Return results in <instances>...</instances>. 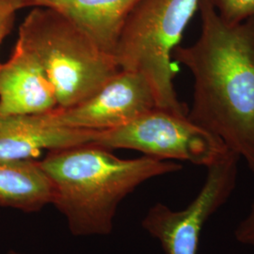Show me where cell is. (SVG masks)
Wrapping results in <instances>:
<instances>
[{
	"instance_id": "6",
	"label": "cell",
	"mask_w": 254,
	"mask_h": 254,
	"mask_svg": "<svg viewBox=\"0 0 254 254\" xmlns=\"http://www.w3.org/2000/svg\"><path fill=\"white\" fill-rule=\"evenodd\" d=\"M240 157L230 151L207 169L205 183L187 208L173 211L163 203L149 209L141 225L166 254H197L201 230L230 198L236 187Z\"/></svg>"
},
{
	"instance_id": "11",
	"label": "cell",
	"mask_w": 254,
	"mask_h": 254,
	"mask_svg": "<svg viewBox=\"0 0 254 254\" xmlns=\"http://www.w3.org/2000/svg\"><path fill=\"white\" fill-rule=\"evenodd\" d=\"M54 193L40 161L0 158V206L34 213L52 203Z\"/></svg>"
},
{
	"instance_id": "7",
	"label": "cell",
	"mask_w": 254,
	"mask_h": 254,
	"mask_svg": "<svg viewBox=\"0 0 254 254\" xmlns=\"http://www.w3.org/2000/svg\"><path fill=\"white\" fill-rule=\"evenodd\" d=\"M157 108L154 91L141 73L121 70L100 91L66 109L43 115L50 123L79 130L105 131L121 127Z\"/></svg>"
},
{
	"instance_id": "2",
	"label": "cell",
	"mask_w": 254,
	"mask_h": 254,
	"mask_svg": "<svg viewBox=\"0 0 254 254\" xmlns=\"http://www.w3.org/2000/svg\"><path fill=\"white\" fill-rule=\"evenodd\" d=\"M40 164L54 186L52 203L76 236L109 235L127 196L144 182L183 169L147 155L122 159L93 143L49 151Z\"/></svg>"
},
{
	"instance_id": "12",
	"label": "cell",
	"mask_w": 254,
	"mask_h": 254,
	"mask_svg": "<svg viewBox=\"0 0 254 254\" xmlns=\"http://www.w3.org/2000/svg\"><path fill=\"white\" fill-rule=\"evenodd\" d=\"M218 15L228 23L254 18V0H209Z\"/></svg>"
},
{
	"instance_id": "3",
	"label": "cell",
	"mask_w": 254,
	"mask_h": 254,
	"mask_svg": "<svg viewBox=\"0 0 254 254\" xmlns=\"http://www.w3.org/2000/svg\"><path fill=\"white\" fill-rule=\"evenodd\" d=\"M17 40L44 68L56 91L57 108L88 99L121 71L115 55L50 8L33 7L19 27Z\"/></svg>"
},
{
	"instance_id": "10",
	"label": "cell",
	"mask_w": 254,
	"mask_h": 254,
	"mask_svg": "<svg viewBox=\"0 0 254 254\" xmlns=\"http://www.w3.org/2000/svg\"><path fill=\"white\" fill-rule=\"evenodd\" d=\"M140 0H24L25 7L55 9L75 24L110 54L115 55L122 29Z\"/></svg>"
},
{
	"instance_id": "14",
	"label": "cell",
	"mask_w": 254,
	"mask_h": 254,
	"mask_svg": "<svg viewBox=\"0 0 254 254\" xmlns=\"http://www.w3.org/2000/svg\"><path fill=\"white\" fill-rule=\"evenodd\" d=\"M16 11V9H9L0 12V45L12 29Z\"/></svg>"
},
{
	"instance_id": "8",
	"label": "cell",
	"mask_w": 254,
	"mask_h": 254,
	"mask_svg": "<svg viewBox=\"0 0 254 254\" xmlns=\"http://www.w3.org/2000/svg\"><path fill=\"white\" fill-rule=\"evenodd\" d=\"M58 107L56 91L36 57L20 41L0 67V115L44 114Z\"/></svg>"
},
{
	"instance_id": "13",
	"label": "cell",
	"mask_w": 254,
	"mask_h": 254,
	"mask_svg": "<svg viewBox=\"0 0 254 254\" xmlns=\"http://www.w3.org/2000/svg\"><path fill=\"white\" fill-rule=\"evenodd\" d=\"M235 236L239 243L254 248V200L248 216L236 227Z\"/></svg>"
},
{
	"instance_id": "5",
	"label": "cell",
	"mask_w": 254,
	"mask_h": 254,
	"mask_svg": "<svg viewBox=\"0 0 254 254\" xmlns=\"http://www.w3.org/2000/svg\"><path fill=\"white\" fill-rule=\"evenodd\" d=\"M95 145L129 149L160 160H181L208 168L230 152L218 136L188 118L154 108L121 127L99 131Z\"/></svg>"
},
{
	"instance_id": "16",
	"label": "cell",
	"mask_w": 254,
	"mask_h": 254,
	"mask_svg": "<svg viewBox=\"0 0 254 254\" xmlns=\"http://www.w3.org/2000/svg\"><path fill=\"white\" fill-rule=\"evenodd\" d=\"M7 254H19V253H16V252H14V251H9V253Z\"/></svg>"
},
{
	"instance_id": "1",
	"label": "cell",
	"mask_w": 254,
	"mask_h": 254,
	"mask_svg": "<svg viewBox=\"0 0 254 254\" xmlns=\"http://www.w3.org/2000/svg\"><path fill=\"white\" fill-rule=\"evenodd\" d=\"M200 33L173 58L193 75L188 118L220 138L254 174V18L228 23L200 0Z\"/></svg>"
},
{
	"instance_id": "15",
	"label": "cell",
	"mask_w": 254,
	"mask_h": 254,
	"mask_svg": "<svg viewBox=\"0 0 254 254\" xmlns=\"http://www.w3.org/2000/svg\"><path fill=\"white\" fill-rule=\"evenodd\" d=\"M22 8H25L24 0H0V12L9 9L18 10Z\"/></svg>"
},
{
	"instance_id": "4",
	"label": "cell",
	"mask_w": 254,
	"mask_h": 254,
	"mask_svg": "<svg viewBox=\"0 0 254 254\" xmlns=\"http://www.w3.org/2000/svg\"><path fill=\"white\" fill-rule=\"evenodd\" d=\"M200 0H140L122 29L115 57L121 70L141 73L156 107L188 115L174 89L172 59Z\"/></svg>"
},
{
	"instance_id": "9",
	"label": "cell",
	"mask_w": 254,
	"mask_h": 254,
	"mask_svg": "<svg viewBox=\"0 0 254 254\" xmlns=\"http://www.w3.org/2000/svg\"><path fill=\"white\" fill-rule=\"evenodd\" d=\"M98 133L57 126L43 114L0 115V158L35 159L44 151L93 143Z\"/></svg>"
}]
</instances>
